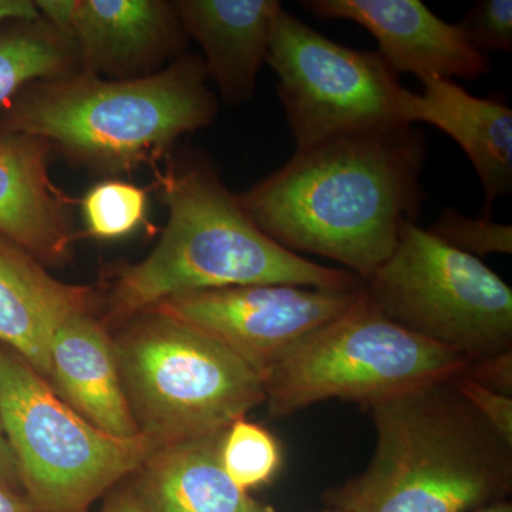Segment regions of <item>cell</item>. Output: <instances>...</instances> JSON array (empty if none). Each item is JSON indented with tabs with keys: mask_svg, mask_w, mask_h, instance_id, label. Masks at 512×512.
Listing matches in <instances>:
<instances>
[{
	"mask_svg": "<svg viewBox=\"0 0 512 512\" xmlns=\"http://www.w3.org/2000/svg\"><path fill=\"white\" fill-rule=\"evenodd\" d=\"M426 138L413 126L296 148L241 195L249 217L288 251L332 259L365 282L417 220Z\"/></svg>",
	"mask_w": 512,
	"mask_h": 512,
	"instance_id": "1",
	"label": "cell"
},
{
	"mask_svg": "<svg viewBox=\"0 0 512 512\" xmlns=\"http://www.w3.org/2000/svg\"><path fill=\"white\" fill-rule=\"evenodd\" d=\"M154 174L167 227L153 252L114 282L107 299L110 325L128 323L171 296L205 289L293 285L346 291L363 285L352 272L326 268L276 244L200 154L168 161Z\"/></svg>",
	"mask_w": 512,
	"mask_h": 512,
	"instance_id": "2",
	"label": "cell"
},
{
	"mask_svg": "<svg viewBox=\"0 0 512 512\" xmlns=\"http://www.w3.org/2000/svg\"><path fill=\"white\" fill-rule=\"evenodd\" d=\"M454 380L427 384L369 407L372 461L330 490L342 512H474L507 500L512 446L458 392Z\"/></svg>",
	"mask_w": 512,
	"mask_h": 512,
	"instance_id": "3",
	"label": "cell"
},
{
	"mask_svg": "<svg viewBox=\"0 0 512 512\" xmlns=\"http://www.w3.org/2000/svg\"><path fill=\"white\" fill-rule=\"evenodd\" d=\"M207 79L197 56L130 80L77 70L26 86L5 107L0 133L42 138L103 173L157 168L178 138L215 120L218 103Z\"/></svg>",
	"mask_w": 512,
	"mask_h": 512,
	"instance_id": "4",
	"label": "cell"
},
{
	"mask_svg": "<svg viewBox=\"0 0 512 512\" xmlns=\"http://www.w3.org/2000/svg\"><path fill=\"white\" fill-rule=\"evenodd\" d=\"M114 345L138 430L157 448L227 430L265 403L241 357L167 316L141 313Z\"/></svg>",
	"mask_w": 512,
	"mask_h": 512,
	"instance_id": "5",
	"label": "cell"
},
{
	"mask_svg": "<svg viewBox=\"0 0 512 512\" xmlns=\"http://www.w3.org/2000/svg\"><path fill=\"white\" fill-rule=\"evenodd\" d=\"M470 360L394 323L369 298L315 330L265 376V402L274 417L339 399L360 406L393 399L427 384L457 379Z\"/></svg>",
	"mask_w": 512,
	"mask_h": 512,
	"instance_id": "6",
	"label": "cell"
},
{
	"mask_svg": "<svg viewBox=\"0 0 512 512\" xmlns=\"http://www.w3.org/2000/svg\"><path fill=\"white\" fill-rule=\"evenodd\" d=\"M0 419L36 512H87L158 450L147 437L116 439L79 416L45 377L0 345Z\"/></svg>",
	"mask_w": 512,
	"mask_h": 512,
	"instance_id": "7",
	"label": "cell"
},
{
	"mask_svg": "<svg viewBox=\"0 0 512 512\" xmlns=\"http://www.w3.org/2000/svg\"><path fill=\"white\" fill-rule=\"evenodd\" d=\"M363 286L394 323L470 362L512 350L510 286L416 222H404L393 254Z\"/></svg>",
	"mask_w": 512,
	"mask_h": 512,
	"instance_id": "8",
	"label": "cell"
},
{
	"mask_svg": "<svg viewBox=\"0 0 512 512\" xmlns=\"http://www.w3.org/2000/svg\"><path fill=\"white\" fill-rule=\"evenodd\" d=\"M266 63L296 148L332 138L410 126V90L379 52L356 50L320 35L281 6Z\"/></svg>",
	"mask_w": 512,
	"mask_h": 512,
	"instance_id": "9",
	"label": "cell"
},
{
	"mask_svg": "<svg viewBox=\"0 0 512 512\" xmlns=\"http://www.w3.org/2000/svg\"><path fill=\"white\" fill-rule=\"evenodd\" d=\"M362 289L231 286L180 293L150 311L221 343L265 379L299 342L352 308Z\"/></svg>",
	"mask_w": 512,
	"mask_h": 512,
	"instance_id": "10",
	"label": "cell"
},
{
	"mask_svg": "<svg viewBox=\"0 0 512 512\" xmlns=\"http://www.w3.org/2000/svg\"><path fill=\"white\" fill-rule=\"evenodd\" d=\"M40 16L73 43L80 70L107 80L154 74L183 47L173 3L161 0H37Z\"/></svg>",
	"mask_w": 512,
	"mask_h": 512,
	"instance_id": "11",
	"label": "cell"
},
{
	"mask_svg": "<svg viewBox=\"0 0 512 512\" xmlns=\"http://www.w3.org/2000/svg\"><path fill=\"white\" fill-rule=\"evenodd\" d=\"M302 6L322 20H352L372 33L380 56L394 72L420 82L461 77L477 80L491 62L468 42L457 25L444 22L420 0H305Z\"/></svg>",
	"mask_w": 512,
	"mask_h": 512,
	"instance_id": "12",
	"label": "cell"
},
{
	"mask_svg": "<svg viewBox=\"0 0 512 512\" xmlns=\"http://www.w3.org/2000/svg\"><path fill=\"white\" fill-rule=\"evenodd\" d=\"M53 147L39 137L0 133V234L43 265L70 258V201L49 174Z\"/></svg>",
	"mask_w": 512,
	"mask_h": 512,
	"instance_id": "13",
	"label": "cell"
},
{
	"mask_svg": "<svg viewBox=\"0 0 512 512\" xmlns=\"http://www.w3.org/2000/svg\"><path fill=\"white\" fill-rule=\"evenodd\" d=\"M47 383L96 429L116 439L140 436L121 379L114 339L93 312L64 320L50 343Z\"/></svg>",
	"mask_w": 512,
	"mask_h": 512,
	"instance_id": "14",
	"label": "cell"
},
{
	"mask_svg": "<svg viewBox=\"0 0 512 512\" xmlns=\"http://www.w3.org/2000/svg\"><path fill=\"white\" fill-rule=\"evenodd\" d=\"M96 292L64 284L25 248L0 234V345L49 377L50 343L64 320L94 312Z\"/></svg>",
	"mask_w": 512,
	"mask_h": 512,
	"instance_id": "15",
	"label": "cell"
},
{
	"mask_svg": "<svg viewBox=\"0 0 512 512\" xmlns=\"http://www.w3.org/2000/svg\"><path fill=\"white\" fill-rule=\"evenodd\" d=\"M185 35L204 50L208 79L228 104L251 100L268 57L278 0H178Z\"/></svg>",
	"mask_w": 512,
	"mask_h": 512,
	"instance_id": "16",
	"label": "cell"
},
{
	"mask_svg": "<svg viewBox=\"0 0 512 512\" xmlns=\"http://www.w3.org/2000/svg\"><path fill=\"white\" fill-rule=\"evenodd\" d=\"M423 86V93L407 100V124H431L463 148L483 184L481 217L490 218L494 202L512 190V110L503 100L473 96L450 79Z\"/></svg>",
	"mask_w": 512,
	"mask_h": 512,
	"instance_id": "17",
	"label": "cell"
},
{
	"mask_svg": "<svg viewBox=\"0 0 512 512\" xmlns=\"http://www.w3.org/2000/svg\"><path fill=\"white\" fill-rule=\"evenodd\" d=\"M228 430V429H227ZM158 448L130 488L147 512H274L228 476L221 460L225 431Z\"/></svg>",
	"mask_w": 512,
	"mask_h": 512,
	"instance_id": "18",
	"label": "cell"
},
{
	"mask_svg": "<svg viewBox=\"0 0 512 512\" xmlns=\"http://www.w3.org/2000/svg\"><path fill=\"white\" fill-rule=\"evenodd\" d=\"M80 70L73 43L45 19L0 26V109L29 84Z\"/></svg>",
	"mask_w": 512,
	"mask_h": 512,
	"instance_id": "19",
	"label": "cell"
},
{
	"mask_svg": "<svg viewBox=\"0 0 512 512\" xmlns=\"http://www.w3.org/2000/svg\"><path fill=\"white\" fill-rule=\"evenodd\" d=\"M222 466L242 490L268 484L278 473L282 451L278 440L259 424L239 419L225 431Z\"/></svg>",
	"mask_w": 512,
	"mask_h": 512,
	"instance_id": "20",
	"label": "cell"
},
{
	"mask_svg": "<svg viewBox=\"0 0 512 512\" xmlns=\"http://www.w3.org/2000/svg\"><path fill=\"white\" fill-rule=\"evenodd\" d=\"M147 207V190L121 180L101 181L82 200L87 232L99 239L133 234L146 224Z\"/></svg>",
	"mask_w": 512,
	"mask_h": 512,
	"instance_id": "21",
	"label": "cell"
},
{
	"mask_svg": "<svg viewBox=\"0 0 512 512\" xmlns=\"http://www.w3.org/2000/svg\"><path fill=\"white\" fill-rule=\"evenodd\" d=\"M434 237L464 254L487 256L512 254V227L490 218H468L453 208L441 212L439 220L429 229Z\"/></svg>",
	"mask_w": 512,
	"mask_h": 512,
	"instance_id": "22",
	"label": "cell"
},
{
	"mask_svg": "<svg viewBox=\"0 0 512 512\" xmlns=\"http://www.w3.org/2000/svg\"><path fill=\"white\" fill-rule=\"evenodd\" d=\"M470 45L478 52L511 53V0H480L474 3L458 23Z\"/></svg>",
	"mask_w": 512,
	"mask_h": 512,
	"instance_id": "23",
	"label": "cell"
},
{
	"mask_svg": "<svg viewBox=\"0 0 512 512\" xmlns=\"http://www.w3.org/2000/svg\"><path fill=\"white\" fill-rule=\"evenodd\" d=\"M454 383L464 399L500 434L505 443L512 446V397L485 389L464 375L458 376Z\"/></svg>",
	"mask_w": 512,
	"mask_h": 512,
	"instance_id": "24",
	"label": "cell"
},
{
	"mask_svg": "<svg viewBox=\"0 0 512 512\" xmlns=\"http://www.w3.org/2000/svg\"><path fill=\"white\" fill-rule=\"evenodd\" d=\"M464 376L485 389L512 397V350L471 362Z\"/></svg>",
	"mask_w": 512,
	"mask_h": 512,
	"instance_id": "25",
	"label": "cell"
},
{
	"mask_svg": "<svg viewBox=\"0 0 512 512\" xmlns=\"http://www.w3.org/2000/svg\"><path fill=\"white\" fill-rule=\"evenodd\" d=\"M0 487L25 497L23 494L22 481L15 454L6 436L5 427L0 419Z\"/></svg>",
	"mask_w": 512,
	"mask_h": 512,
	"instance_id": "26",
	"label": "cell"
},
{
	"mask_svg": "<svg viewBox=\"0 0 512 512\" xmlns=\"http://www.w3.org/2000/svg\"><path fill=\"white\" fill-rule=\"evenodd\" d=\"M42 18L35 2L30 0H0V26L16 20Z\"/></svg>",
	"mask_w": 512,
	"mask_h": 512,
	"instance_id": "27",
	"label": "cell"
},
{
	"mask_svg": "<svg viewBox=\"0 0 512 512\" xmlns=\"http://www.w3.org/2000/svg\"><path fill=\"white\" fill-rule=\"evenodd\" d=\"M99 512H147L130 487L113 490Z\"/></svg>",
	"mask_w": 512,
	"mask_h": 512,
	"instance_id": "28",
	"label": "cell"
},
{
	"mask_svg": "<svg viewBox=\"0 0 512 512\" xmlns=\"http://www.w3.org/2000/svg\"><path fill=\"white\" fill-rule=\"evenodd\" d=\"M0 512H36L22 495L0 487Z\"/></svg>",
	"mask_w": 512,
	"mask_h": 512,
	"instance_id": "29",
	"label": "cell"
},
{
	"mask_svg": "<svg viewBox=\"0 0 512 512\" xmlns=\"http://www.w3.org/2000/svg\"><path fill=\"white\" fill-rule=\"evenodd\" d=\"M474 512H512V504L508 500L498 501V503L488 505V507Z\"/></svg>",
	"mask_w": 512,
	"mask_h": 512,
	"instance_id": "30",
	"label": "cell"
},
{
	"mask_svg": "<svg viewBox=\"0 0 512 512\" xmlns=\"http://www.w3.org/2000/svg\"><path fill=\"white\" fill-rule=\"evenodd\" d=\"M323 512H342L339 510H333V508H329V510L323 511Z\"/></svg>",
	"mask_w": 512,
	"mask_h": 512,
	"instance_id": "31",
	"label": "cell"
}]
</instances>
